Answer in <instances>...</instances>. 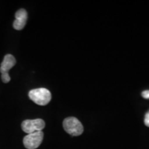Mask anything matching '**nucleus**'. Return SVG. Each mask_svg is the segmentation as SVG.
<instances>
[{"mask_svg": "<svg viewBox=\"0 0 149 149\" xmlns=\"http://www.w3.org/2000/svg\"><path fill=\"white\" fill-rule=\"evenodd\" d=\"M15 64L16 59L13 55L10 54L6 55L0 66V72L1 73V75H8V71Z\"/></svg>", "mask_w": 149, "mask_h": 149, "instance_id": "nucleus-5", "label": "nucleus"}, {"mask_svg": "<svg viewBox=\"0 0 149 149\" xmlns=\"http://www.w3.org/2000/svg\"><path fill=\"white\" fill-rule=\"evenodd\" d=\"M44 127H45V122L42 119L26 120H24L22 124V130L27 134L42 131Z\"/></svg>", "mask_w": 149, "mask_h": 149, "instance_id": "nucleus-4", "label": "nucleus"}, {"mask_svg": "<svg viewBox=\"0 0 149 149\" xmlns=\"http://www.w3.org/2000/svg\"><path fill=\"white\" fill-rule=\"evenodd\" d=\"M44 139V133L42 131H37L28 134L24 137L23 143L24 146L28 149H36L42 144Z\"/></svg>", "mask_w": 149, "mask_h": 149, "instance_id": "nucleus-3", "label": "nucleus"}, {"mask_svg": "<svg viewBox=\"0 0 149 149\" xmlns=\"http://www.w3.org/2000/svg\"><path fill=\"white\" fill-rule=\"evenodd\" d=\"M28 14L26 10L22 8L15 13V20L13 22V28L15 30L20 31L23 29L26 24Z\"/></svg>", "mask_w": 149, "mask_h": 149, "instance_id": "nucleus-6", "label": "nucleus"}, {"mask_svg": "<svg viewBox=\"0 0 149 149\" xmlns=\"http://www.w3.org/2000/svg\"><path fill=\"white\" fill-rule=\"evenodd\" d=\"M141 96L144 99H148L149 100V91H144L141 93Z\"/></svg>", "mask_w": 149, "mask_h": 149, "instance_id": "nucleus-8", "label": "nucleus"}, {"mask_svg": "<svg viewBox=\"0 0 149 149\" xmlns=\"http://www.w3.org/2000/svg\"><path fill=\"white\" fill-rule=\"evenodd\" d=\"M144 124L146 126L149 127V111L147 112L146 114L145 115L144 117Z\"/></svg>", "mask_w": 149, "mask_h": 149, "instance_id": "nucleus-7", "label": "nucleus"}, {"mask_svg": "<svg viewBox=\"0 0 149 149\" xmlns=\"http://www.w3.org/2000/svg\"><path fill=\"white\" fill-rule=\"evenodd\" d=\"M63 126L66 132L72 136H79L84 131V127L81 123L73 117L65 119L63 122Z\"/></svg>", "mask_w": 149, "mask_h": 149, "instance_id": "nucleus-2", "label": "nucleus"}, {"mask_svg": "<svg viewBox=\"0 0 149 149\" xmlns=\"http://www.w3.org/2000/svg\"><path fill=\"white\" fill-rule=\"evenodd\" d=\"M29 96L33 102L40 106H45L51 100V93L45 88L33 89L29 92Z\"/></svg>", "mask_w": 149, "mask_h": 149, "instance_id": "nucleus-1", "label": "nucleus"}]
</instances>
